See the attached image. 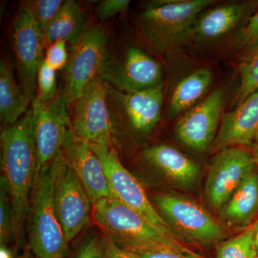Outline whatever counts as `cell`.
Wrapping results in <instances>:
<instances>
[{
	"instance_id": "cell-1",
	"label": "cell",
	"mask_w": 258,
	"mask_h": 258,
	"mask_svg": "<svg viewBox=\"0 0 258 258\" xmlns=\"http://www.w3.org/2000/svg\"><path fill=\"white\" fill-rule=\"evenodd\" d=\"M1 166L13 207L15 244L25 243V222L30 209L37 170V153L30 110L1 133Z\"/></svg>"
},
{
	"instance_id": "cell-2",
	"label": "cell",
	"mask_w": 258,
	"mask_h": 258,
	"mask_svg": "<svg viewBox=\"0 0 258 258\" xmlns=\"http://www.w3.org/2000/svg\"><path fill=\"white\" fill-rule=\"evenodd\" d=\"M212 0H154L147 2L139 15L138 27L144 41L153 50L169 52L189 40L200 13Z\"/></svg>"
},
{
	"instance_id": "cell-3",
	"label": "cell",
	"mask_w": 258,
	"mask_h": 258,
	"mask_svg": "<svg viewBox=\"0 0 258 258\" xmlns=\"http://www.w3.org/2000/svg\"><path fill=\"white\" fill-rule=\"evenodd\" d=\"M57 155L36 173L32 191L29 244L32 253L37 258H64L69 251V242L55 208Z\"/></svg>"
},
{
	"instance_id": "cell-4",
	"label": "cell",
	"mask_w": 258,
	"mask_h": 258,
	"mask_svg": "<svg viewBox=\"0 0 258 258\" xmlns=\"http://www.w3.org/2000/svg\"><path fill=\"white\" fill-rule=\"evenodd\" d=\"M95 223L123 248L165 247L197 258H205L184 242L163 235L137 212L116 198H107L93 205Z\"/></svg>"
},
{
	"instance_id": "cell-5",
	"label": "cell",
	"mask_w": 258,
	"mask_h": 258,
	"mask_svg": "<svg viewBox=\"0 0 258 258\" xmlns=\"http://www.w3.org/2000/svg\"><path fill=\"white\" fill-rule=\"evenodd\" d=\"M91 147L103 164L115 198L137 212L163 235L181 241V237L153 206L142 184L122 164L113 145Z\"/></svg>"
},
{
	"instance_id": "cell-6",
	"label": "cell",
	"mask_w": 258,
	"mask_h": 258,
	"mask_svg": "<svg viewBox=\"0 0 258 258\" xmlns=\"http://www.w3.org/2000/svg\"><path fill=\"white\" fill-rule=\"evenodd\" d=\"M106 45V33L96 25H86L79 38L71 44L62 89L69 108L101 76L107 57Z\"/></svg>"
},
{
	"instance_id": "cell-7",
	"label": "cell",
	"mask_w": 258,
	"mask_h": 258,
	"mask_svg": "<svg viewBox=\"0 0 258 258\" xmlns=\"http://www.w3.org/2000/svg\"><path fill=\"white\" fill-rule=\"evenodd\" d=\"M154 202L180 237L182 234L197 243L212 244L221 242L227 236L223 225L191 199L173 194H159L154 198Z\"/></svg>"
},
{
	"instance_id": "cell-8",
	"label": "cell",
	"mask_w": 258,
	"mask_h": 258,
	"mask_svg": "<svg viewBox=\"0 0 258 258\" xmlns=\"http://www.w3.org/2000/svg\"><path fill=\"white\" fill-rule=\"evenodd\" d=\"M106 86L112 132L123 125L140 135L155 128L162 110L163 85L132 93L121 92L107 83Z\"/></svg>"
},
{
	"instance_id": "cell-9",
	"label": "cell",
	"mask_w": 258,
	"mask_h": 258,
	"mask_svg": "<svg viewBox=\"0 0 258 258\" xmlns=\"http://www.w3.org/2000/svg\"><path fill=\"white\" fill-rule=\"evenodd\" d=\"M71 129L91 146L113 145L107 86L101 76L88 86L73 105Z\"/></svg>"
},
{
	"instance_id": "cell-10",
	"label": "cell",
	"mask_w": 258,
	"mask_h": 258,
	"mask_svg": "<svg viewBox=\"0 0 258 258\" xmlns=\"http://www.w3.org/2000/svg\"><path fill=\"white\" fill-rule=\"evenodd\" d=\"M101 79L124 93L138 92L163 85L160 64L142 49L127 47L118 55L107 57Z\"/></svg>"
},
{
	"instance_id": "cell-11",
	"label": "cell",
	"mask_w": 258,
	"mask_h": 258,
	"mask_svg": "<svg viewBox=\"0 0 258 258\" xmlns=\"http://www.w3.org/2000/svg\"><path fill=\"white\" fill-rule=\"evenodd\" d=\"M55 203L57 217L69 242L87 225L93 203L62 150L57 155Z\"/></svg>"
},
{
	"instance_id": "cell-12",
	"label": "cell",
	"mask_w": 258,
	"mask_h": 258,
	"mask_svg": "<svg viewBox=\"0 0 258 258\" xmlns=\"http://www.w3.org/2000/svg\"><path fill=\"white\" fill-rule=\"evenodd\" d=\"M33 133L37 153L36 173L53 160L62 150L71 128L69 105L63 90L45 103L32 102Z\"/></svg>"
},
{
	"instance_id": "cell-13",
	"label": "cell",
	"mask_w": 258,
	"mask_h": 258,
	"mask_svg": "<svg viewBox=\"0 0 258 258\" xmlns=\"http://www.w3.org/2000/svg\"><path fill=\"white\" fill-rule=\"evenodd\" d=\"M256 166L252 154L242 148H227L217 152L209 169L205 195L210 206L217 211Z\"/></svg>"
},
{
	"instance_id": "cell-14",
	"label": "cell",
	"mask_w": 258,
	"mask_h": 258,
	"mask_svg": "<svg viewBox=\"0 0 258 258\" xmlns=\"http://www.w3.org/2000/svg\"><path fill=\"white\" fill-rule=\"evenodd\" d=\"M11 40L20 87L32 103L36 97L37 72L44 57L45 38L31 17L20 10L12 25Z\"/></svg>"
},
{
	"instance_id": "cell-15",
	"label": "cell",
	"mask_w": 258,
	"mask_h": 258,
	"mask_svg": "<svg viewBox=\"0 0 258 258\" xmlns=\"http://www.w3.org/2000/svg\"><path fill=\"white\" fill-rule=\"evenodd\" d=\"M225 97V90L217 88L188 110L176 123V139L197 152L211 147L219 130Z\"/></svg>"
},
{
	"instance_id": "cell-16",
	"label": "cell",
	"mask_w": 258,
	"mask_h": 258,
	"mask_svg": "<svg viewBox=\"0 0 258 258\" xmlns=\"http://www.w3.org/2000/svg\"><path fill=\"white\" fill-rule=\"evenodd\" d=\"M62 152L93 205L103 199L115 198L99 157L91 145L77 138L71 128L64 139Z\"/></svg>"
},
{
	"instance_id": "cell-17",
	"label": "cell",
	"mask_w": 258,
	"mask_h": 258,
	"mask_svg": "<svg viewBox=\"0 0 258 258\" xmlns=\"http://www.w3.org/2000/svg\"><path fill=\"white\" fill-rule=\"evenodd\" d=\"M258 2H227L208 8L199 15L188 42L205 44L216 42L243 26Z\"/></svg>"
},
{
	"instance_id": "cell-18",
	"label": "cell",
	"mask_w": 258,
	"mask_h": 258,
	"mask_svg": "<svg viewBox=\"0 0 258 258\" xmlns=\"http://www.w3.org/2000/svg\"><path fill=\"white\" fill-rule=\"evenodd\" d=\"M258 132V88L233 111L222 117L212 152L237 146H249Z\"/></svg>"
},
{
	"instance_id": "cell-19",
	"label": "cell",
	"mask_w": 258,
	"mask_h": 258,
	"mask_svg": "<svg viewBox=\"0 0 258 258\" xmlns=\"http://www.w3.org/2000/svg\"><path fill=\"white\" fill-rule=\"evenodd\" d=\"M142 155L144 160L181 187L193 186L200 175L198 164L172 146L166 144L152 146L146 148Z\"/></svg>"
},
{
	"instance_id": "cell-20",
	"label": "cell",
	"mask_w": 258,
	"mask_h": 258,
	"mask_svg": "<svg viewBox=\"0 0 258 258\" xmlns=\"http://www.w3.org/2000/svg\"><path fill=\"white\" fill-rule=\"evenodd\" d=\"M255 170L246 177L219 211L222 221L229 227L247 229L257 215L258 172Z\"/></svg>"
},
{
	"instance_id": "cell-21",
	"label": "cell",
	"mask_w": 258,
	"mask_h": 258,
	"mask_svg": "<svg viewBox=\"0 0 258 258\" xmlns=\"http://www.w3.org/2000/svg\"><path fill=\"white\" fill-rule=\"evenodd\" d=\"M30 103L17 83L11 60L0 61V120L4 126L14 124L26 113Z\"/></svg>"
},
{
	"instance_id": "cell-22",
	"label": "cell",
	"mask_w": 258,
	"mask_h": 258,
	"mask_svg": "<svg viewBox=\"0 0 258 258\" xmlns=\"http://www.w3.org/2000/svg\"><path fill=\"white\" fill-rule=\"evenodd\" d=\"M212 81L211 71L199 69L181 80L171 94L166 111L167 118H173L200 103Z\"/></svg>"
},
{
	"instance_id": "cell-23",
	"label": "cell",
	"mask_w": 258,
	"mask_h": 258,
	"mask_svg": "<svg viewBox=\"0 0 258 258\" xmlns=\"http://www.w3.org/2000/svg\"><path fill=\"white\" fill-rule=\"evenodd\" d=\"M84 12L76 2L64 1L58 13L46 29L45 47L57 40H63L70 44L79 38L86 28Z\"/></svg>"
},
{
	"instance_id": "cell-24",
	"label": "cell",
	"mask_w": 258,
	"mask_h": 258,
	"mask_svg": "<svg viewBox=\"0 0 258 258\" xmlns=\"http://www.w3.org/2000/svg\"><path fill=\"white\" fill-rule=\"evenodd\" d=\"M257 256L252 224L242 233L220 243L217 248L216 258H255Z\"/></svg>"
},
{
	"instance_id": "cell-25",
	"label": "cell",
	"mask_w": 258,
	"mask_h": 258,
	"mask_svg": "<svg viewBox=\"0 0 258 258\" xmlns=\"http://www.w3.org/2000/svg\"><path fill=\"white\" fill-rule=\"evenodd\" d=\"M240 60V86L235 99L237 106L258 88V47Z\"/></svg>"
},
{
	"instance_id": "cell-26",
	"label": "cell",
	"mask_w": 258,
	"mask_h": 258,
	"mask_svg": "<svg viewBox=\"0 0 258 258\" xmlns=\"http://www.w3.org/2000/svg\"><path fill=\"white\" fill-rule=\"evenodd\" d=\"M64 1L62 0H29L21 3L20 10L26 12L45 36V31Z\"/></svg>"
},
{
	"instance_id": "cell-27",
	"label": "cell",
	"mask_w": 258,
	"mask_h": 258,
	"mask_svg": "<svg viewBox=\"0 0 258 258\" xmlns=\"http://www.w3.org/2000/svg\"><path fill=\"white\" fill-rule=\"evenodd\" d=\"M258 47V10L247 19L231 42V50L239 53L240 59Z\"/></svg>"
},
{
	"instance_id": "cell-28",
	"label": "cell",
	"mask_w": 258,
	"mask_h": 258,
	"mask_svg": "<svg viewBox=\"0 0 258 258\" xmlns=\"http://www.w3.org/2000/svg\"><path fill=\"white\" fill-rule=\"evenodd\" d=\"M15 242L13 226V207L6 181L3 176L0 178V243L5 247Z\"/></svg>"
},
{
	"instance_id": "cell-29",
	"label": "cell",
	"mask_w": 258,
	"mask_h": 258,
	"mask_svg": "<svg viewBox=\"0 0 258 258\" xmlns=\"http://www.w3.org/2000/svg\"><path fill=\"white\" fill-rule=\"evenodd\" d=\"M56 72L57 71L50 67L43 57L37 72V95L35 100L45 103L55 98L58 93Z\"/></svg>"
},
{
	"instance_id": "cell-30",
	"label": "cell",
	"mask_w": 258,
	"mask_h": 258,
	"mask_svg": "<svg viewBox=\"0 0 258 258\" xmlns=\"http://www.w3.org/2000/svg\"><path fill=\"white\" fill-rule=\"evenodd\" d=\"M67 42L57 40L46 47L44 59L56 71L66 69L69 60V53L66 47Z\"/></svg>"
},
{
	"instance_id": "cell-31",
	"label": "cell",
	"mask_w": 258,
	"mask_h": 258,
	"mask_svg": "<svg viewBox=\"0 0 258 258\" xmlns=\"http://www.w3.org/2000/svg\"><path fill=\"white\" fill-rule=\"evenodd\" d=\"M125 249L133 254L137 258H197L170 247H139Z\"/></svg>"
},
{
	"instance_id": "cell-32",
	"label": "cell",
	"mask_w": 258,
	"mask_h": 258,
	"mask_svg": "<svg viewBox=\"0 0 258 258\" xmlns=\"http://www.w3.org/2000/svg\"><path fill=\"white\" fill-rule=\"evenodd\" d=\"M129 4L128 0H104L97 5L95 14L98 20L106 21L115 15L123 13Z\"/></svg>"
},
{
	"instance_id": "cell-33",
	"label": "cell",
	"mask_w": 258,
	"mask_h": 258,
	"mask_svg": "<svg viewBox=\"0 0 258 258\" xmlns=\"http://www.w3.org/2000/svg\"><path fill=\"white\" fill-rule=\"evenodd\" d=\"M74 258H104L103 240L96 237L88 238L81 246Z\"/></svg>"
},
{
	"instance_id": "cell-34",
	"label": "cell",
	"mask_w": 258,
	"mask_h": 258,
	"mask_svg": "<svg viewBox=\"0 0 258 258\" xmlns=\"http://www.w3.org/2000/svg\"><path fill=\"white\" fill-rule=\"evenodd\" d=\"M103 240V250L104 258H137L126 249L122 248L109 237Z\"/></svg>"
},
{
	"instance_id": "cell-35",
	"label": "cell",
	"mask_w": 258,
	"mask_h": 258,
	"mask_svg": "<svg viewBox=\"0 0 258 258\" xmlns=\"http://www.w3.org/2000/svg\"><path fill=\"white\" fill-rule=\"evenodd\" d=\"M252 227H253V242L254 248L257 252L258 255V217L255 222L252 223Z\"/></svg>"
},
{
	"instance_id": "cell-36",
	"label": "cell",
	"mask_w": 258,
	"mask_h": 258,
	"mask_svg": "<svg viewBox=\"0 0 258 258\" xmlns=\"http://www.w3.org/2000/svg\"><path fill=\"white\" fill-rule=\"evenodd\" d=\"M252 157H253L254 163H255L256 169L258 172V146L254 145L252 152Z\"/></svg>"
},
{
	"instance_id": "cell-37",
	"label": "cell",
	"mask_w": 258,
	"mask_h": 258,
	"mask_svg": "<svg viewBox=\"0 0 258 258\" xmlns=\"http://www.w3.org/2000/svg\"><path fill=\"white\" fill-rule=\"evenodd\" d=\"M1 258H10L9 252L4 247H1Z\"/></svg>"
},
{
	"instance_id": "cell-38",
	"label": "cell",
	"mask_w": 258,
	"mask_h": 258,
	"mask_svg": "<svg viewBox=\"0 0 258 258\" xmlns=\"http://www.w3.org/2000/svg\"><path fill=\"white\" fill-rule=\"evenodd\" d=\"M21 258H37L35 257V255H34L33 254H30V253H27L26 254H25V255H23V257Z\"/></svg>"
},
{
	"instance_id": "cell-39",
	"label": "cell",
	"mask_w": 258,
	"mask_h": 258,
	"mask_svg": "<svg viewBox=\"0 0 258 258\" xmlns=\"http://www.w3.org/2000/svg\"><path fill=\"white\" fill-rule=\"evenodd\" d=\"M254 141H255L256 145L258 146V132L257 135H256L255 139H254Z\"/></svg>"
},
{
	"instance_id": "cell-40",
	"label": "cell",
	"mask_w": 258,
	"mask_h": 258,
	"mask_svg": "<svg viewBox=\"0 0 258 258\" xmlns=\"http://www.w3.org/2000/svg\"><path fill=\"white\" fill-rule=\"evenodd\" d=\"M255 258H258V255L257 256V257H256Z\"/></svg>"
}]
</instances>
